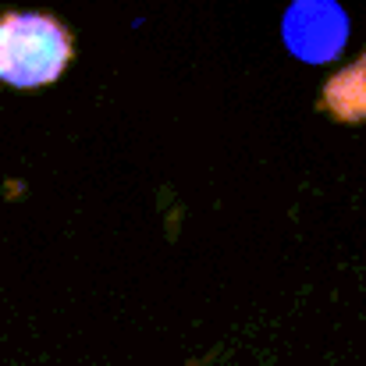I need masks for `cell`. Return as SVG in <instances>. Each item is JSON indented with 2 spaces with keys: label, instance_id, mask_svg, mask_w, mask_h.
<instances>
[{
  "label": "cell",
  "instance_id": "7a4b0ae2",
  "mask_svg": "<svg viewBox=\"0 0 366 366\" xmlns=\"http://www.w3.org/2000/svg\"><path fill=\"white\" fill-rule=\"evenodd\" d=\"M281 36L299 61L327 64L349 43V18L335 0H292L281 21Z\"/></svg>",
  "mask_w": 366,
  "mask_h": 366
},
{
  "label": "cell",
  "instance_id": "6da1fadb",
  "mask_svg": "<svg viewBox=\"0 0 366 366\" xmlns=\"http://www.w3.org/2000/svg\"><path fill=\"white\" fill-rule=\"evenodd\" d=\"M75 54L71 32L32 11H7L0 18V79L14 89L54 82Z\"/></svg>",
  "mask_w": 366,
  "mask_h": 366
},
{
  "label": "cell",
  "instance_id": "3957f363",
  "mask_svg": "<svg viewBox=\"0 0 366 366\" xmlns=\"http://www.w3.org/2000/svg\"><path fill=\"white\" fill-rule=\"evenodd\" d=\"M324 107L345 124L366 122V54L324 86Z\"/></svg>",
  "mask_w": 366,
  "mask_h": 366
}]
</instances>
